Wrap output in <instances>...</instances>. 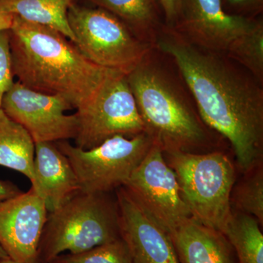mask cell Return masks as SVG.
<instances>
[{
	"label": "cell",
	"mask_w": 263,
	"mask_h": 263,
	"mask_svg": "<svg viewBox=\"0 0 263 263\" xmlns=\"http://www.w3.org/2000/svg\"><path fill=\"white\" fill-rule=\"evenodd\" d=\"M224 235L234 249L238 263H263V235L253 216L233 210Z\"/></svg>",
	"instance_id": "d6986e66"
},
{
	"label": "cell",
	"mask_w": 263,
	"mask_h": 263,
	"mask_svg": "<svg viewBox=\"0 0 263 263\" xmlns=\"http://www.w3.org/2000/svg\"><path fill=\"white\" fill-rule=\"evenodd\" d=\"M48 211L32 188L0 202V245L16 263H37Z\"/></svg>",
	"instance_id": "7c38bea8"
},
{
	"label": "cell",
	"mask_w": 263,
	"mask_h": 263,
	"mask_svg": "<svg viewBox=\"0 0 263 263\" xmlns=\"http://www.w3.org/2000/svg\"><path fill=\"white\" fill-rule=\"evenodd\" d=\"M76 146L86 150L115 136L132 138L146 133L127 75L114 70L97 98L75 114Z\"/></svg>",
	"instance_id": "ba28073f"
},
{
	"label": "cell",
	"mask_w": 263,
	"mask_h": 263,
	"mask_svg": "<svg viewBox=\"0 0 263 263\" xmlns=\"http://www.w3.org/2000/svg\"><path fill=\"white\" fill-rule=\"evenodd\" d=\"M125 24L138 39L152 46L164 25L156 0H90Z\"/></svg>",
	"instance_id": "2e32d148"
},
{
	"label": "cell",
	"mask_w": 263,
	"mask_h": 263,
	"mask_svg": "<svg viewBox=\"0 0 263 263\" xmlns=\"http://www.w3.org/2000/svg\"><path fill=\"white\" fill-rule=\"evenodd\" d=\"M74 45L88 60L128 75L151 52L120 19L106 10L72 4L67 13Z\"/></svg>",
	"instance_id": "8992f818"
},
{
	"label": "cell",
	"mask_w": 263,
	"mask_h": 263,
	"mask_svg": "<svg viewBox=\"0 0 263 263\" xmlns=\"http://www.w3.org/2000/svg\"><path fill=\"white\" fill-rule=\"evenodd\" d=\"M230 9L237 11L236 15L247 16V14H257L262 12L263 0H221Z\"/></svg>",
	"instance_id": "cb8c5ba5"
},
{
	"label": "cell",
	"mask_w": 263,
	"mask_h": 263,
	"mask_svg": "<svg viewBox=\"0 0 263 263\" xmlns=\"http://www.w3.org/2000/svg\"><path fill=\"white\" fill-rule=\"evenodd\" d=\"M14 15L7 13L0 8V31L8 30L13 24Z\"/></svg>",
	"instance_id": "4316f807"
},
{
	"label": "cell",
	"mask_w": 263,
	"mask_h": 263,
	"mask_svg": "<svg viewBox=\"0 0 263 263\" xmlns=\"http://www.w3.org/2000/svg\"><path fill=\"white\" fill-rule=\"evenodd\" d=\"M31 183V188L44 202L48 213L54 212L81 193L68 159L53 142L35 143Z\"/></svg>",
	"instance_id": "5bb4252c"
},
{
	"label": "cell",
	"mask_w": 263,
	"mask_h": 263,
	"mask_svg": "<svg viewBox=\"0 0 263 263\" xmlns=\"http://www.w3.org/2000/svg\"><path fill=\"white\" fill-rule=\"evenodd\" d=\"M49 263H132L130 253L122 238L77 254H61Z\"/></svg>",
	"instance_id": "7402d4cb"
},
{
	"label": "cell",
	"mask_w": 263,
	"mask_h": 263,
	"mask_svg": "<svg viewBox=\"0 0 263 263\" xmlns=\"http://www.w3.org/2000/svg\"><path fill=\"white\" fill-rule=\"evenodd\" d=\"M163 154L193 218L224 234L233 214L231 194L235 171L231 160L220 152Z\"/></svg>",
	"instance_id": "5b68a950"
},
{
	"label": "cell",
	"mask_w": 263,
	"mask_h": 263,
	"mask_svg": "<svg viewBox=\"0 0 263 263\" xmlns=\"http://www.w3.org/2000/svg\"><path fill=\"white\" fill-rule=\"evenodd\" d=\"M149 53L127 76L146 133L163 153L190 152L207 141L204 123Z\"/></svg>",
	"instance_id": "3957f363"
},
{
	"label": "cell",
	"mask_w": 263,
	"mask_h": 263,
	"mask_svg": "<svg viewBox=\"0 0 263 263\" xmlns=\"http://www.w3.org/2000/svg\"><path fill=\"white\" fill-rule=\"evenodd\" d=\"M35 143L27 129L0 108V165L33 179Z\"/></svg>",
	"instance_id": "e0dca14e"
},
{
	"label": "cell",
	"mask_w": 263,
	"mask_h": 263,
	"mask_svg": "<svg viewBox=\"0 0 263 263\" xmlns=\"http://www.w3.org/2000/svg\"><path fill=\"white\" fill-rule=\"evenodd\" d=\"M121 238L132 263H179L169 234L145 215L123 187L116 190Z\"/></svg>",
	"instance_id": "4fadbf2b"
},
{
	"label": "cell",
	"mask_w": 263,
	"mask_h": 263,
	"mask_svg": "<svg viewBox=\"0 0 263 263\" xmlns=\"http://www.w3.org/2000/svg\"><path fill=\"white\" fill-rule=\"evenodd\" d=\"M8 258H10L9 256H8V254L5 252V249H3V247L0 245V263L3 262V261Z\"/></svg>",
	"instance_id": "83f0119b"
},
{
	"label": "cell",
	"mask_w": 263,
	"mask_h": 263,
	"mask_svg": "<svg viewBox=\"0 0 263 263\" xmlns=\"http://www.w3.org/2000/svg\"><path fill=\"white\" fill-rule=\"evenodd\" d=\"M13 77L9 29L0 31V108L5 93L15 83Z\"/></svg>",
	"instance_id": "603a6c76"
},
{
	"label": "cell",
	"mask_w": 263,
	"mask_h": 263,
	"mask_svg": "<svg viewBox=\"0 0 263 263\" xmlns=\"http://www.w3.org/2000/svg\"><path fill=\"white\" fill-rule=\"evenodd\" d=\"M2 263H16L14 262V261L13 260V259H11L10 258H8L5 259V260L3 261Z\"/></svg>",
	"instance_id": "f1b7e54d"
},
{
	"label": "cell",
	"mask_w": 263,
	"mask_h": 263,
	"mask_svg": "<svg viewBox=\"0 0 263 263\" xmlns=\"http://www.w3.org/2000/svg\"><path fill=\"white\" fill-rule=\"evenodd\" d=\"M120 238L116 195L80 193L48 213L37 263H49L63 252L80 253Z\"/></svg>",
	"instance_id": "277c9868"
},
{
	"label": "cell",
	"mask_w": 263,
	"mask_h": 263,
	"mask_svg": "<svg viewBox=\"0 0 263 263\" xmlns=\"http://www.w3.org/2000/svg\"><path fill=\"white\" fill-rule=\"evenodd\" d=\"M159 1L165 19L164 26L167 28H173L181 15L183 0H159Z\"/></svg>",
	"instance_id": "d4e9b609"
},
{
	"label": "cell",
	"mask_w": 263,
	"mask_h": 263,
	"mask_svg": "<svg viewBox=\"0 0 263 263\" xmlns=\"http://www.w3.org/2000/svg\"><path fill=\"white\" fill-rule=\"evenodd\" d=\"M261 22L228 13L221 0H183L180 18L171 29L197 47L228 56Z\"/></svg>",
	"instance_id": "8fae6325"
},
{
	"label": "cell",
	"mask_w": 263,
	"mask_h": 263,
	"mask_svg": "<svg viewBox=\"0 0 263 263\" xmlns=\"http://www.w3.org/2000/svg\"><path fill=\"white\" fill-rule=\"evenodd\" d=\"M9 33L18 82L38 92L64 97L77 110L97 98L114 71L90 61L72 41L50 27L14 15Z\"/></svg>",
	"instance_id": "7a4b0ae2"
},
{
	"label": "cell",
	"mask_w": 263,
	"mask_h": 263,
	"mask_svg": "<svg viewBox=\"0 0 263 263\" xmlns=\"http://www.w3.org/2000/svg\"><path fill=\"white\" fill-rule=\"evenodd\" d=\"M73 0H0V8L26 22L55 29L73 42L67 13Z\"/></svg>",
	"instance_id": "ac0fdd59"
},
{
	"label": "cell",
	"mask_w": 263,
	"mask_h": 263,
	"mask_svg": "<svg viewBox=\"0 0 263 263\" xmlns=\"http://www.w3.org/2000/svg\"><path fill=\"white\" fill-rule=\"evenodd\" d=\"M1 108L27 129L34 143L76 138L77 117L65 114L73 108L60 95L38 92L17 81L5 93Z\"/></svg>",
	"instance_id": "30bf717a"
},
{
	"label": "cell",
	"mask_w": 263,
	"mask_h": 263,
	"mask_svg": "<svg viewBox=\"0 0 263 263\" xmlns=\"http://www.w3.org/2000/svg\"><path fill=\"white\" fill-rule=\"evenodd\" d=\"M157 47L177 66L204 124L226 138L247 172L262 162L263 90L226 55L188 42L164 26Z\"/></svg>",
	"instance_id": "6da1fadb"
},
{
	"label": "cell",
	"mask_w": 263,
	"mask_h": 263,
	"mask_svg": "<svg viewBox=\"0 0 263 263\" xmlns=\"http://www.w3.org/2000/svg\"><path fill=\"white\" fill-rule=\"evenodd\" d=\"M169 235L179 263H238L234 249L226 235L194 218Z\"/></svg>",
	"instance_id": "9a60e30c"
},
{
	"label": "cell",
	"mask_w": 263,
	"mask_h": 263,
	"mask_svg": "<svg viewBox=\"0 0 263 263\" xmlns=\"http://www.w3.org/2000/svg\"><path fill=\"white\" fill-rule=\"evenodd\" d=\"M122 187L145 215L167 234L193 218L176 174L155 143Z\"/></svg>",
	"instance_id": "9c48e42d"
},
{
	"label": "cell",
	"mask_w": 263,
	"mask_h": 263,
	"mask_svg": "<svg viewBox=\"0 0 263 263\" xmlns=\"http://www.w3.org/2000/svg\"><path fill=\"white\" fill-rule=\"evenodd\" d=\"M68 159L81 193H110L122 187L153 144L146 133L132 138L115 136L82 149L67 141L55 142Z\"/></svg>",
	"instance_id": "52a82bcc"
},
{
	"label": "cell",
	"mask_w": 263,
	"mask_h": 263,
	"mask_svg": "<svg viewBox=\"0 0 263 263\" xmlns=\"http://www.w3.org/2000/svg\"><path fill=\"white\" fill-rule=\"evenodd\" d=\"M246 176L238 185L233 186L231 194L232 209L235 212L253 216L263 224L262 162L245 172Z\"/></svg>",
	"instance_id": "ffe728a7"
},
{
	"label": "cell",
	"mask_w": 263,
	"mask_h": 263,
	"mask_svg": "<svg viewBox=\"0 0 263 263\" xmlns=\"http://www.w3.org/2000/svg\"><path fill=\"white\" fill-rule=\"evenodd\" d=\"M228 58L238 62L259 82L263 79V23L257 26L242 37L229 54Z\"/></svg>",
	"instance_id": "44dd1931"
},
{
	"label": "cell",
	"mask_w": 263,
	"mask_h": 263,
	"mask_svg": "<svg viewBox=\"0 0 263 263\" xmlns=\"http://www.w3.org/2000/svg\"><path fill=\"white\" fill-rule=\"evenodd\" d=\"M23 193L14 183L0 180V202L8 200Z\"/></svg>",
	"instance_id": "484cf974"
}]
</instances>
